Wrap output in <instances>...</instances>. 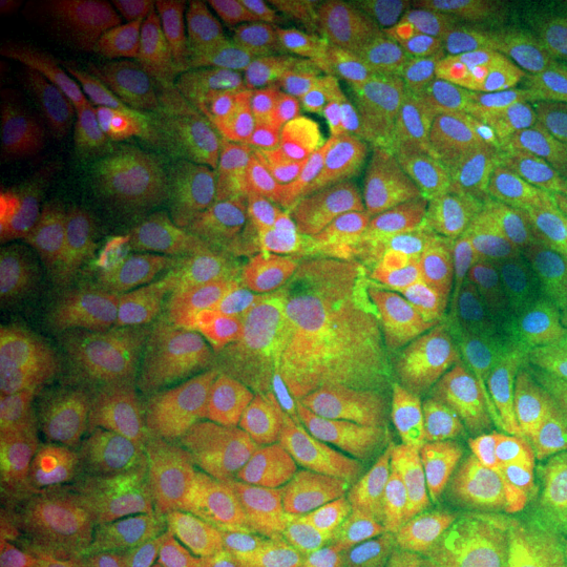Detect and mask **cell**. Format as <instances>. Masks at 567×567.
<instances>
[{
	"label": "cell",
	"mask_w": 567,
	"mask_h": 567,
	"mask_svg": "<svg viewBox=\"0 0 567 567\" xmlns=\"http://www.w3.org/2000/svg\"><path fill=\"white\" fill-rule=\"evenodd\" d=\"M243 292L252 323L284 354L344 342L373 358L379 318L365 281L305 279V276L245 266Z\"/></svg>",
	"instance_id": "13"
},
{
	"label": "cell",
	"mask_w": 567,
	"mask_h": 567,
	"mask_svg": "<svg viewBox=\"0 0 567 567\" xmlns=\"http://www.w3.org/2000/svg\"><path fill=\"white\" fill-rule=\"evenodd\" d=\"M465 3L392 0L389 21L400 40L410 87L429 124L434 153L452 184L471 176V95L465 74Z\"/></svg>",
	"instance_id": "11"
},
{
	"label": "cell",
	"mask_w": 567,
	"mask_h": 567,
	"mask_svg": "<svg viewBox=\"0 0 567 567\" xmlns=\"http://www.w3.org/2000/svg\"><path fill=\"white\" fill-rule=\"evenodd\" d=\"M168 528L145 502H126L105 517L87 567H166Z\"/></svg>",
	"instance_id": "21"
},
{
	"label": "cell",
	"mask_w": 567,
	"mask_h": 567,
	"mask_svg": "<svg viewBox=\"0 0 567 567\" xmlns=\"http://www.w3.org/2000/svg\"><path fill=\"white\" fill-rule=\"evenodd\" d=\"M239 478L316 528H358L421 499V434L400 396L337 365H302L229 417Z\"/></svg>",
	"instance_id": "1"
},
{
	"label": "cell",
	"mask_w": 567,
	"mask_h": 567,
	"mask_svg": "<svg viewBox=\"0 0 567 567\" xmlns=\"http://www.w3.org/2000/svg\"><path fill=\"white\" fill-rule=\"evenodd\" d=\"M48 203L95 268L132 342L145 350L166 342L193 292L174 245L103 184L71 168L55 174Z\"/></svg>",
	"instance_id": "8"
},
{
	"label": "cell",
	"mask_w": 567,
	"mask_h": 567,
	"mask_svg": "<svg viewBox=\"0 0 567 567\" xmlns=\"http://www.w3.org/2000/svg\"><path fill=\"white\" fill-rule=\"evenodd\" d=\"M166 567H239L221 530L197 517H179L168 526Z\"/></svg>",
	"instance_id": "23"
},
{
	"label": "cell",
	"mask_w": 567,
	"mask_h": 567,
	"mask_svg": "<svg viewBox=\"0 0 567 567\" xmlns=\"http://www.w3.org/2000/svg\"><path fill=\"white\" fill-rule=\"evenodd\" d=\"M51 11L53 6L40 3V0H3V6H0V30L9 38L34 32L42 21L51 17Z\"/></svg>",
	"instance_id": "26"
},
{
	"label": "cell",
	"mask_w": 567,
	"mask_h": 567,
	"mask_svg": "<svg viewBox=\"0 0 567 567\" xmlns=\"http://www.w3.org/2000/svg\"><path fill=\"white\" fill-rule=\"evenodd\" d=\"M103 45L124 74L182 122L229 132L266 76L302 42L260 0H118L97 9Z\"/></svg>",
	"instance_id": "3"
},
{
	"label": "cell",
	"mask_w": 567,
	"mask_h": 567,
	"mask_svg": "<svg viewBox=\"0 0 567 567\" xmlns=\"http://www.w3.org/2000/svg\"><path fill=\"white\" fill-rule=\"evenodd\" d=\"M465 74L473 132L523 122L565 101L551 55L502 0H481L465 24Z\"/></svg>",
	"instance_id": "12"
},
{
	"label": "cell",
	"mask_w": 567,
	"mask_h": 567,
	"mask_svg": "<svg viewBox=\"0 0 567 567\" xmlns=\"http://www.w3.org/2000/svg\"><path fill=\"white\" fill-rule=\"evenodd\" d=\"M471 567H567V499L538 505L496 536Z\"/></svg>",
	"instance_id": "20"
},
{
	"label": "cell",
	"mask_w": 567,
	"mask_h": 567,
	"mask_svg": "<svg viewBox=\"0 0 567 567\" xmlns=\"http://www.w3.org/2000/svg\"><path fill=\"white\" fill-rule=\"evenodd\" d=\"M358 53L316 55L266 76L247 97L237 130L271 151L342 147L350 126Z\"/></svg>",
	"instance_id": "16"
},
{
	"label": "cell",
	"mask_w": 567,
	"mask_h": 567,
	"mask_svg": "<svg viewBox=\"0 0 567 567\" xmlns=\"http://www.w3.org/2000/svg\"><path fill=\"white\" fill-rule=\"evenodd\" d=\"M494 279L542 321L567 295V226L536 234L515 247L494 271Z\"/></svg>",
	"instance_id": "19"
},
{
	"label": "cell",
	"mask_w": 567,
	"mask_h": 567,
	"mask_svg": "<svg viewBox=\"0 0 567 567\" xmlns=\"http://www.w3.org/2000/svg\"><path fill=\"white\" fill-rule=\"evenodd\" d=\"M274 347L252 323L243 292V271L231 258L193 276L184 310V360L195 392L224 396L279 379L271 371Z\"/></svg>",
	"instance_id": "15"
},
{
	"label": "cell",
	"mask_w": 567,
	"mask_h": 567,
	"mask_svg": "<svg viewBox=\"0 0 567 567\" xmlns=\"http://www.w3.org/2000/svg\"><path fill=\"white\" fill-rule=\"evenodd\" d=\"M339 567H446L415 528H394L368 542Z\"/></svg>",
	"instance_id": "24"
},
{
	"label": "cell",
	"mask_w": 567,
	"mask_h": 567,
	"mask_svg": "<svg viewBox=\"0 0 567 567\" xmlns=\"http://www.w3.org/2000/svg\"><path fill=\"white\" fill-rule=\"evenodd\" d=\"M342 155L384 200L400 245L446 231L439 203L452 179L434 153L392 27L375 34L354 61Z\"/></svg>",
	"instance_id": "6"
},
{
	"label": "cell",
	"mask_w": 567,
	"mask_h": 567,
	"mask_svg": "<svg viewBox=\"0 0 567 567\" xmlns=\"http://www.w3.org/2000/svg\"><path fill=\"white\" fill-rule=\"evenodd\" d=\"M137 413L113 415L74 450L0 484V567H87L101 542L103 499Z\"/></svg>",
	"instance_id": "9"
},
{
	"label": "cell",
	"mask_w": 567,
	"mask_h": 567,
	"mask_svg": "<svg viewBox=\"0 0 567 567\" xmlns=\"http://www.w3.org/2000/svg\"><path fill=\"white\" fill-rule=\"evenodd\" d=\"M105 310L55 260L9 247L3 260V386L11 396H59L111 371Z\"/></svg>",
	"instance_id": "7"
},
{
	"label": "cell",
	"mask_w": 567,
	"mask_h": 567,
	"mask_svg": "<svg viewBox=\"0 0 567 567\" xmlns=\"http://www.w3.org/2000/svg\"><path fill=\"white\" fill-rule=\"evenodd\" d=\"M517 9L534 21L536 30L567 63V0H523Z\"/></svg>",
	"instance_id": "25"
},
{
	"label": "cell",
	"mask_w": 567,
	"mask_h": 567,
	"mask_svg": "<svg viewBox=\"0 0 567 567\" xmlns=\"http://www.w3.org/2000/svg\"><path fill=\"white\" fill-rule=\"evenodd\" d=\"M417 434L425 542L446 567H471L542 502L538 425L446 400L425 413Z\"/></svg>",
	"instance_id": "4"
},
{
	"label": "cell",
	"mask_w": 567,
	"mask_h": 567,
	"mask_svg": "<svg viewBox=\"0 0 567 567\" xmlns=\"http://www.w3.org/2000/svg\"><path fill=\"white\" fill-rule=\"evenodd\" d=\"M281 11L318 55L360 53L389 27V3L379 0H284Z\"/></svg>",
	"instance_id": "18"
},
{
	"label": "cell",
	"mask_w": 567,
	"mask_h": 567,
	"mask_svg": "<svg viewBox=\"0 0 567 567\" xmlns=\"http://www.w3.org/2000/svg\"><path fill=\"white\" fill-rule=\"evenodd\" d=\"M446 229L488 274L536 234L567 226V174L536 168L473 174L439 203Z\"/></svg>",
	"instance_id": "14"
},
{
	"label": "cell",
	"mask_w": 567,
	"mask_h": 567,
	"mask_svg": "<svg viewBox=\"0 0 567 567\" xmlns=\"http://www.w3.org/2000/svg\"><path fill=\"white\" fill-rule=\"evenodd\" d=\"M221 182L266 213L313 264L352 281H392L402 250L392 213L342 153L271 151L224 161Z\"/></svg>",
	"instance_id": "5"
},
{
	"label": "cell",
	"mask_w": 567,
	"mask_h": 567,
	"mask_svg": "<svg viewBox=\"0 0 567 567\" xmlns=\"http://www.w3.org/2000/svg\"><path fill=\"white\" fill-rule=\"evenodd\" d=\"M505 168L567 174V97L517 124L473 132L471 176Z\"/></svg>",
	"instance_id": "17"
},
{
	"label": "cell",
	"mask_w": 567,
	"mask_h": 567,
	"mask_svg": "<svg viewBox=\"0 0 567 567\" xmlns=\"http://www.w3.org/2000/svg\"><path fill=\"white\" fill-rule=\"evenodd\" d=\"M373 358L402 368L439 402L460 400L542 423L551 342L534 313L467 250L405 264L371 281Z\"/></svg>",
	"instance_id": "2"
},
{
	"label": "cell",
	"mask_w": 567,
	"mask_h": 567,
	"mask_svg": "<svg viewBox=\"0 0 567 567\" xmlns=\"http://www.w3.org/2000/svg\"><path fill=\"white\" fill-rule=\"evenodd\" d=\"M0 134L103 184L174 245L189 276L205 271L226 255L195 205L126 134L92 122L82 113L38 105L6 113Z\"/></svg>",
	"instance_id": "10"
},
{
	"label": "cell",
	"mask_w": 567,
	"mask_h": 567,
	"mask_svg": "<svg viewBox=\"0 0 567 567\" xmlns=\"http://www.w3.org/2000/svg\"><path fill=\"white\" fill-rule=\"evenodd\" d=\"M542 502L567 499V350L551 342L549 400L542 423Z\"/></svg>",
	"instance_id": "22"
},
{
	"label": "cell",
	"mask_w": 567,
	"mask_h": 567,
	"mask_svg": "<svg viewBox=\"0 0 567 567\" xmlns=\"http://www.w3.org/2000/svg\"><path fill=\"white\" fill-rule=\"evenodd\" d=\"M538 323L551 337V342L567 350V295Z\"/></svg>",
	"instance_id": "27"
}]
</instances>
